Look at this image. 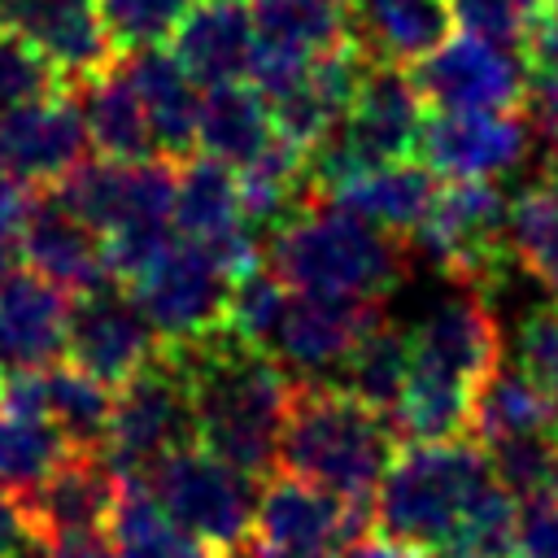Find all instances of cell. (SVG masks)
Instances as JSON below:
<instances>
[{
	"label": "cell",
	"mask_w": 558,
	"mask_h": 558,
	"mask_svg": "<svg viewBox=\"0 0 558 558\" xmlns=\"http://www.w3.org/2000/svg\"><path fill=\"white\" fill-rule=\"evenodd\" d=\"M196 440L192 388L183 362L161 344L126 384L113 388V414L105 436V458L140 480L153 462Z\"/></svg>",
	"instance_id": "cell-7"
},
{
	"label": "cell",
	"mask_w": 558,
	"mask_h": 558,
	"mask_svg": "<svg viewBox=\"0 0 558 558\" xmlns=\"http://www.w3.org/2000/svg\"><path fill=\"white\" fill-rule=\"evenodd\" d=\"M109 541L122 549V558H218L201 536H192L153 493L144 480L122 475V493L109 514Z\"/></svg>",
	"instance_id": "cell-29"
},
{
	"label": "cell",
	"mask_w": 558,
	"mask_h": 558,
	"mask_svg": "<svg viewBox=\"0 0 558 558\" xmlns=\"http://www.w3.org/2000/svg\"><path fill=\"white\" fill-rule=\"evenodd\" d=\"M532 122L523 109L488 113H436L423 122L418 161L436 179H497L510 174L532 144Z\"/></svg>",
	"instance_id": "cell-14"
},
{
	"label": "cell",
	"mask_w": 558,
	"mask_h": 558,
	"mask_svg": "<svg viewBox=\"0 0 558 558\" xmlns=\"http://www.w3.org/2000/svg\"><path fill=\"white\" fill-rule=\"evenodd\" d=\"M70 296L26 262H0V375L39 371L65 353Z\"/></svg>",
	"instance_id": "cell-20"
},
{
	"label": "cell",
	"mask_w": 558,
	"mask_h": 558,
	"mask_svg": "<svg viewBox=\"0 0 558 558\" xmlns=\"http://www.w3.org/2000/svg\"><path fill=\"white\" fill-rule=\"evenodd\" d=\"M87 148L92 135L70 87L0 118V170L17 174L31 187H57L74 166L87 161Z\"/></svg>",
	"instance_id": "cell-16"
},
{
	"label": "cell",
	"mask_w": 558,
	"mask_h": 558,
	"mask_svg": "<svg viewBox=\"0 0 558 558\" xmlns=\"http://www.w3.org/2000/svg\"><path fill=\"white\" fill-rule=\"evenodd\" d=\"M488 480L484 445L462 436L401 445L375 488V532L414 549H445L462 510Z\"/></svg>",
	"instance_id": "cell-4"
},
{
	"label": "cell",
	"mask_w": 558,
	"mask_h": 558,
	"mask_svg": "<svg viewBox=\"0 0 558 558\" xmlns=\"http://www.w3.org/2000/svg\"><path fill=\"white\" fill-rule=\"evenodd\" d=\"M493 480L506 484L514 497L549 493L558 480V432H527V436H506L484 445Z\"/></svg>",
	"instance_id": "cell-36"
},
{
	"label": "cell",
	"mask_w": 558,
	"mask_h": 558,
	"mask_svg": "<svg viewBox=\"0 0 558 558\" xmlns=\"http://www.w3.org/2000/svg\"><path fill=\"white\" fill-rule=\"evenodd\" d=\"M0 26L22 31L57 65L65 87L87 83L122 61L100 0H9Z\"/></svg>",
	"instance_id": "cell-17"
},
{
	"label": "cell",
	"mask_w": 558,
	"mask_h": 558,
	"mask_svg": "<svg viewBox=\"0 0 558 558\" xmlns=\"http://www.w3.org/2000/svg\"><path fill=\"white\" fill-rule=\"evenodd\" d=\"M44 397H48V423L74 445V449H105L109 414H113V388L87 375L74 362H48L44 366Z\"/></svg>",
	"instance_id": "cell-31"
},
{
	"label": "cell",
	"mask_w": 558,
	"mask_h": 558,
	"mask_svg": "<svg viewBox=\"0 0 558 558\" xmlns=\"http://www.w3.org/2000/svg\"><path fill=\"white\" fill-rule=\"evenodd\" d=\"M545 183H554V187H558V140L549 144V157H545Z\"/></svg>",
	"instance_id": "cell-48"
},
{
	"label": "cell",
	"mask_w": 558,
	"mask_h": 558,
	"mask_svg": "<svg viewBox=\"0 0 558 558\" xmlns=\"http://www.w3.org/2000/svg\"><path fill=\"white\" fill-rule=\"evenodd\" d=\"M514 357L519 371L558 405V301L523 314L514 331Z\"/></svg>",
	"instance_id": "cell-39"
},
{
	"label": "cell",
	"mask_w": 558,
	"mask_h": 558,
	"mask_svg": "<svg viewBox=\"0 0 558 558\" xmlns=\"http://www.w3.org/2000/svg\"><path fill=\"white\" fill-rule=\"evenodd\" d=\"M148 493L209 549L227 554L253 536L257 519V480L218 453L201 449L196 440L153 462L144 475Z\"/></svg>",
	"instance_id": "cell-6"
},
{
	"label": "cell",
	"mask_w": 558,
	"mask_h": 558,
	"mask_svg": "<svg viewBox=\"0 0 558 558\" xmlns=\"http://www.w3.org/2000/svg\"><path fill=\"white\" fill-rule=\"evenodd\" d=\"M275 113L270 100L248 83V78H231V83H214L201 96L196 109V144L205 157L244 170L253 157H262L275 144Z\"/></svg>",
	"instance_id": "cell-26"
},
{
	"label": "cell",
	"mask_w": 558,
	"mask_h": 558,
	"mask_svg": "<svg viewBox=\"0 0 558 558\" xmlns=\"http://www.w3.org/2000/svg\"><path fill=\"white\" fill-rule=\"evenodd\" d=\"M244 558H331V549H301V545H266L257 536L244 541Z\"/></svg>",
	"instance_id": "cell-46"
},
{
	"label": "cell",
	"mask_w": 558,
	"mask_h": 558,
	"mask_svg": "<svg viewBox=\"0 0 558 558\" xmlns=\"http://www.w3.org/2000/svg\"><path fill=\"white\" fill-rule=\"evenodd\" d=\"M174 183L179 170L170 157H96L74 166L52 196L105 240L126 227H174Z\"/></svg>",
	"instance_id": "cell-9"
},
{
	"label": "cell",
	"mask_w": 558,
	"mask_h": 558,
	"mask_svg": "<svg viewBox=\"0 0 558 558\" xmlns=\"http://www.w3.org/2000/svg\"><path fill=\"white\" fill-rule=\"evenodd\" d=\"M70 92H74V100L83 109L87 135L100 148V157H122V161L157 157L148 113L140 105V92H135L131 74L122 70V61L113 70L87 78V83H74Z\"/></svg>",
	"instance_id": "cell-27"
},
{
	"label": "cell",
	"mask_w": 558,
	"mask_h": 558,
	"mask_svg": "<svg viewBox=\"0 0 558 558\" xmlns=\"http://www.w3.org/2000/svg\"><path fill=\"white\" fill-rule=\"evenodd\" d=\"M174 61L192 83L214 87L231 78H248L253 57V17L244 0H196L170 35Z\"/></svg>",
	"instance_id": "cell-23"
},
{
	"label": "cell",
	"mask_w": 558,
	"mask_h": 558,
	"mask_svg": "<svg viewBox=\"0 0 558 558\" xmlns=\"http://www.w3.org/2000/svg\"><path fill=\"white\" fill-rule=\"evenodd\" d=\"M519 558H558V493L519 501Z\"/></svg>",
	"instance_id": "cell-41"
},
{
	"label": "cell",
	"mask_w": 558,
	"mask_h": 558,
	"mask_svg": "<svg viewBox=\"0 0 558 558\" xmlns=\"http://www.w3.org/2000/svg\"><path fill=\"white\" fill-rule=\"evenodd\" d=\"M414 87L436 113H488L523 109L527 74L510 48L484 35H453L423 61H414Z\"/></svg>",
	"instance_id": "cell-11"
},
{
	"label": "cell",
	"mask_w": 558,
	"mask_h": 558,
	"mask_svg": "<svg viewBox=\"0 0 558 558\" xmlns=\"http://www.w3.org/2000/svg\"><path fill=\"white\" fill-rule=\"evenodd\" d=\"M510 201L488 179H449L436 187L427 218L414 227L410 253H423L440 275L462 288L493 292L501 283V266L510 262Z\"/></svg>",
	"instance_id": "cell-5"
},
{
	"label": "cell",
	"mask_w": 558,
	"mask_h": 558,
	"mask_svg": "<svg viewBox=\"0 0 558 558\" xmlns=\"http://www.w3.org/2000/svg\"><path fill=\"white\" fill-rule=\"evenodd\" d=\"M26 536H31V523H26L22 506H17V497L0 488V558H13Z\"/></svg>",
	"instance_id": "cell-45"
},
{
	"label": "cell",
	"mask_w": 558,
	"mask_h": 558,
	"mask_svg": "<svg viewBox=\"0 0 558 558\" xmlns=\"http://www.w3.org/2000/svg\"><path fill=\"white\" fill-rule=\"evenodd\" d=\"M61 74L57 65L13 26H0V118L31 105V100H44L52 92H61Z\"/></svg>",
	"instance_id": "cell-37"
},
{
	"label": "cell",
	"mask_w": 558,
	"mask_h": 558,
	"mask_svg": "<svg viewBox=\"0 0 558 558\" xmlns=\"http://www.w3.org/2000/svg\"><path fill=\"white\" fill-rule=\"evenodd\" d=\"M384 318V301H353V296H310L292 292L266 353L292 375V379H327V371H340L353 344Z\"/></svg>",
	"instance_id": "cell-12"
},
{
	"label": "cell",
	"mask_w": 558,
	"mask_h": 558,
	"mask_svg": "<svg viewBox=\"0 0 558 558\" xmlns=\"http://www.w3.org/2000/svg\"><path fill=\"white\" fill-rule=\"evenodd\" d=\"M166 349L187 371L196 445L248 471L253 480L275 475L279 436L296 379L270 353L244 344L227 327L205 340L166 344Z\"/></svg>",
	"instance_id": "cell-1"
},
{
	"label": "cell",
	"mask_w": 558,
	"mask_h": 558,
	"mask_svg": "<svg viewBox=\"0 0 558 558\" xmlns=\"http://www.w3.org/2000/svg\"><path fill=\"white\" fill-rule=\"evenodd\" d=\"M501 362V327L488 310V296L462 288L458 296L440 301L414 331H410V366L432 371L458 384H480L484 371Z\"/></svg>",
	"instance_id": "cell-19"
},
{
	"label": "cell",
	"mask_w": 558,
	"mask_h": 558,
	"mask_svg": "<svg viewBox=\"0 0 558 558\" xmlns=\"http://www.w3.org/2000/svg\"><path fill=\"white\" fill-rule=\"evenodd\" d=\"M449 4L471 35H484L501 48H523L545 0H449Z\"/></svg>",
	"instance_id": "cell-40"
},
{
	"label": "cell",
	"mask_w": 558,
	"mask_h": 558,
	"mask_svg": "<svg viewBox=\"0 0 558 558\" xmlns=\"http://www.w3.org/2000/svg\"><path fill=\"white\" fill-rule=\"evenodd\" d=\"M122 70L140 92L157 153L170 161H187V153L196 148V109H201V96L187 70L174 61V52H161L157 44L122 52Z\"/></svg>",
	"instance_id": "cell-25"
},
{
	"label": "cell",
	"mask_w": 558,
	"mask_h": 558,
	"mask_svg": "<svg viewBox=\"0 0 558 558\" xmlns=\"http://www.w3.org/2000/svg\"><path fill=\"white\" fill-rule=\"evenodd\" d=\"M366 532H375V501H344L288 471H275L270 484L257 493L253 536L266 545L344 549Z\"/></svg>",
	"instance_id": "cell-15"
},
{
	"label": "cell",
	"mask_w": 558,
	"mask_h": 558,
	"mask_svg": "<svg viewBox=\"0 0 558 558\" xmlns=\"http://www.w3.org/2000/svg\"><path fill=\"white\" fill-rule=\"evenodd\" d=\"M35 205V192L31 183H22L17 174L0 170V262L13 257L17 240H22V227H26V214Z\"/></svg>",
	"instance_id": "cell-43"
},
{
	"label": "cell",
	"mask_w": 558,
	"mask_h": 558,
	"mask_svg": "<svg viewBox=\"0 0 558 558\" xmlns=\"http://www.w3.org/2000/svg\"><path fill=\"white\" fill-rule=\"evenodd\" d=\"M410 240L392 235L327 196H305L270 235L266 262L292 288L310 296L384 301L410 270Z\"/></svg>",
	"instance_id": "cell-2"
},
{
	"label": "cell",
	"mask_w": 558,
	"mask_h": 558,
	"mask_svg": "<svg viewBox=\"0 0 558 558\" xmlns=\"http://www.w3.org/2000/svg\"><path fill=\"white\" fill-rule=\"evenodd\" d=\"M17 253L39 279L61 288L65 296H83V292L113 279L105 266L100 235L83 218H74L52 192L35 196L26 227H22V240H17Z\"/></svg>",
	"instance_id": "cell-21"
},
{
	"label": "cell",
	"mask_w": 558,
	"mask_h": 558,
	"mask_svg": "<svg viewBox=\"0 0 558 558\" xmlns=\"http://www.w3.org/2000/svg\"><path fill=\"white\" fill-rule=\"evenodd\" d=\"M405 379H410V336L388 318H379L340 366V384L366 405L384 410L388 418L405 392Z\"/></svg>",
	"instance_id": "cell-32"
},
{
	"label": "cell",
	"mask_w": 558,
	"mask_h": 558,
	"mask_svg": "<svg viewBox=\"0 0 558 558\" xmlns=\"http://www.w3.org/2000/svg\"><path fill=\"white\" fill-rule=\"evenodd\" d=\"M13 558H48V541H44L39 532H31V536L22 541V549H17Z\"/></svg>",
	"instance_id": "cell-47"
},
{
	"label": "cell",
	"mask_w": 558,
	"mask_h": 558,
	"mask_svg": "<svg viewBox=\"0 0 558 558\" xmlns=\"http://www.w3.org/2000/svg\"><path fill=\"white\" fill-rule=\"evenodd\" d=\"M122 493V471L105 458V449H70L31 493L17 497L31 532L44 541L70 532H100Z\"/></svg>",
	"instance_id": "cell-18"
},
{
	"label": "cell",
	"mask_w": 558,
	"mask_h": 558,
	"mask_svg": "<svg viewBox=\"0 0 558 558\" xmlns=\"http://www.w3.org/2000/svg\"><path fill=\"white\" fill-rule=\"evenodd\" d=\"M523 74L527 78H558V0H545L523 48Z\"/></svg>",
	"instance_id": "cell-42"
},
{
	"label": "cell",
	"mask_w": 558,
	"mask_h": 558,
	"mask_svg": "<svg viewBox=\"0 0 558 558\" xmlns=\"http://www.w3.org/2000/svg\"><path fill=\"white\" fill-rule=\"evenodd\" d=\"M436 174L418 161V157H405V161H384V166H371V170H357L349 179H340L336 187H327L323 196L392 235H414V227L427 218L432 201H436Z\"/></svg>",
	"instance_id": "cell-24"
},
{
	"label": "cell",
	"mask_w": 558,
	"mask_h": 558,
	"mask_svg": "<svg viewBox=\"0 0 558 558\" xmlns=\"http://www.w3.org/2000/svg\"><path fill=\"white\" fill-rule=\"evenodd\" d=\"M449 558H519V501L506 484L488 480L462 510L449 545Z\"/></svg>",
	"instance_id": "cell-34"
},
{
	"label": "cell",
	"mask_w": 558,
	"mask_h": 558,
	"mask_svg": "<svg viewBox=\"0 0 558 558\" xmlns=\"http://www.w3.org/2000/svg\"><path fill=\"white\" fill-rule=\"evenodd\" d=\"M126 292L161 344H192L227 327L231 275L192 240H170L140 275L126 279Z\"/></svg>",
	"instance_id": "cell-8"
},
{
	"label": "cell",
	"mask_w": 558,
	"mask_h": 558,
	"mask_svg": "<svg viewBox=\"0 0 558 558\" xmlns=\"http://www.w3.org/2000/svg\"><path fill=\"white\" fill-rule=\"evenodd\" d=\"M453 31L449 0H349V39L366 61L414 65Z\"/></svg>",
	"instance_id": "cell-22"
},
{
	"label": "cell",
	"mask_w": 558,
	"mask_h": 558,
	"mask_svg": "<svg viewBox=\"0 0 558 558\" xmlns=\"http://www.w3.org/2000/svg\"><path fill=\"white\" fill-rule=\"evenodd\" d=\"M401 449L392 418L344 384L296 379L279 436L275 471L310 480L344 501H375V488Z\"/></svg>",
	"instance_id": "cell-3"
},
{
	"label": "cell",
	"mask_w": 558,
	"mask_h": 558,
	"mask_svg": "<svg viewBox=\"0 0 558 558\" xmlns=\"http://www.w3.org/2000/svg\"><path fill=\"white\" fill-rule=\"evenodd\" d=\"M510 257L558 301V187L532 183L510 201Z\"/></svg>",
	"instance_id": "cell-33"
},
{
	"label": "cell",
	"mask_w": 558,
	"mask_h": 558,
	"mask_svg": "<svg viewBox=\"0 0 558 558\" xmlns=\"http://www.w3.org/2000/svg\"><path fill=\"white\" fill-rule=\"evenodd\" d=\"M48 558H122V549L100 532H70L48 541Z\"/></svg>",
	"instance_id": "cell-44"
},
{
	"label": "cell",
	"mask_w": 558,
	"mask_h": 558,
	"mask_svg": "<svg viewBox=\"0 0 558 558\" xmlns=\"http://www.w3.org/2000/svg\"><path fill=\"white\" fill-rule=\"evenodd\" d=\"M157 349H161L157 331L131 301V292L118 288V279H109L83 296H70L65 362L83 366L100 384H109V388L126 384Z\"/></svg>",
	"instance_id": "cell-13"
},
{
	"label": "cell",
	"mask_w": 558,
	"mask_h": 558,
	"mask_svg": "<svg viewBox=\"0 0 558 558\" xmlns=\"http://www.w3.org/2000/svg\"><path fill=\"white\" fill-rule=\"evenodd\" d=\"M248 83L270 100L323 52L349 44V0H248Z\"/></svg>",
	"instance_id": "cell-10"
},
{
	"label": "cell",
	"mask_w": 558,
	"mask_h": 558,
	"mask_svg": "<svg viewBox=\"0 0 558 558\" xmlns=\"http://www.w3.org/2000/svg\"><path fill=\"white\" fill-rule=\"evenodd\" d=\"M527 432H558V405L519 371L506 366V357L480 375L471 392V436L480 445L527 436Z\"/></svg>",
	"instance_id": "cell-28"
},
{
	"label": "cell",
	"mask_w": 558,
	"mask_h": 558,
	"mask_svg": "<svg viewBox=\"0 0 558 558\" xmlns=\"http://www.w3.org/2000/svg\"><path fill=\"white\" fill-rule=\"evenodd\" d=\"M74 445L48 418H17L0 410V488L22 497L31 493Z\"/></svg>",
	"instance_id": "cell-35"
},
{
	"label": "cell",
	"mask_w": 558,
	"mask_h": 558,
	"mask_svg": "<svg viewBox=\"0 0 558 558\" xmlns=\"http://www.w3.org/2000/svg\"><path fill=\"white\" fill-rule=\"evenodd\" d=\"M471 384L414 371L405 379V392L392 410V427L401 445H423V440H458L471 432Z\"/></svg>",
	"instance_id": "cell-30"
},
{
	"label": "cell",
	"mask_w": 558,
	"mask_h": 558,
	"mask_svg": "<svg viewBox=\"0 0 558 558\" xmlns=\"http://www.w3.org/2000/svg\"><path fill=\"white\" fill-rule=\"evenodd\" d=\"M192 4L196 0H100V13L109 22L113 44L122 52H131V48L170 39Z\"/></svg>",
	"instance_id": "cell-38"
}]
</instances>
